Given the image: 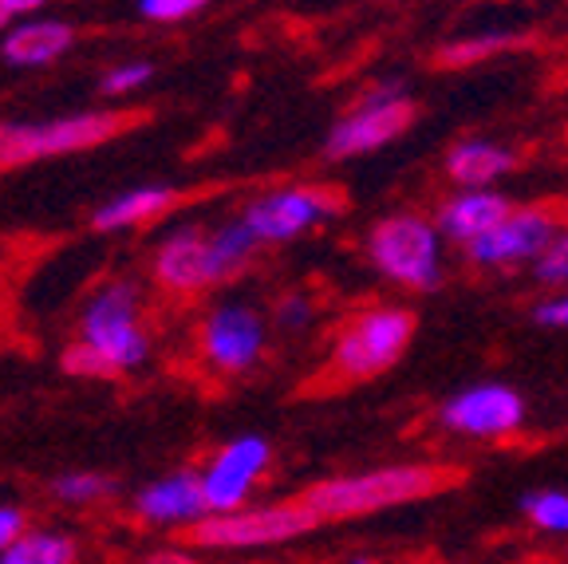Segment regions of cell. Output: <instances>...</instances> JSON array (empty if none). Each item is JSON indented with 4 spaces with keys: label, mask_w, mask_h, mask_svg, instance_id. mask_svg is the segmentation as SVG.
I'll return each instance as SVG.
<instances>
[{
    "label": "cell",
    "mask_w": 568,
    "mask_h": 564,
    "mask_svg": "<svg viewBox=\"0 0 568 564\" xmlns=\"http://www.w3.org/2000/svg\"><path fill=\"white\" fill-rule=\"evenodd\" d=\"M525 419H529L525 395L497 380L470 383L438 406V426L466 442H506L521 431Z\"/></svg>",
    "instance_id": "30bf717a"
},
{
    "label": "cell",
    "mask_w": 568,
    "mask_h": 564,
    "mask_svg": "<svg viewBox=\"0 0 568 564\" xmlns=\"http://www.w3.org/2000/svg\"><path fill=\"white\" fill-rule=\"evenodd\" d=\"M514 44H521V36L489 28V32H474V36H462V40H450V44L438 52V63H443V68H474V63L494 60V56H501Z\"/></svg>",
    "instance_id": "44dd1931"
},
{
    "label": "cell",
    "mask_w": 568,
    "mask_h": 564,
    "mask_svg": "<svg viewBox=\"0 0 568 564\" xmlns=\"http://www.w3.org/2000/svg\"><path fill=\"white\" fill-rule=\"evenodd\" d=\"M44 4V0H9V9L17 12V17H28V12H36Z\"/></svg>",
    "instance_id": "f546056e"
},
{
    "label": "cell",
    "mask_w": 568,
    "mask_h": 564,
    "mask_svg": "<svg viewBox=\"0 0 568 564\" xmlns=\"http://www.w3.org/2000/svg\"><path fill=\"white\" fill-rule=\"evenodd\" d=\"M320 530V521L301 497L268 505H245L233 513H210L202 525L186 533L190 548L202 553H261V548H281L304 541Z\"/></svg>",
    "instance_id": "52a82bcc"
},
{
    "label": "cell",
    "mask_w": 568,
    "mask_h": 564,
    "mask_svg": "<svg viewBox=\"0 0 568 564\" xmlns=\"http://www.w3.org/2000/svg\"><path fill=\"white\" fill-rule=\"evenodd\" d=\"M443 245L446 238L423 213H387L367 230V265L395 289L435 292L443 284Z\"/></svg>",
    "instance_id": "8992f818"
},
{
    "label": "cell",
    "mask_w": 568,
    "mask_h": 564,
    "mask_svg": "<svg viewBox=\"0 0 568 564\" xmlns=\"http://www.w3.org/2000/svg\"><path fill=\"white\" fill-rule=\"evenodd\" d=\"M410 123H415V103L407 95V83L383 80L375 88H367L364 95L355 99L352 111H344L332 123L328 139H324V159L347 162L375 154V150L403 139L410 131Z\"/></svg>",
    "instance_id": "ba28073f"
},
{
    "label": "cell",
    "mask_w": 568,
    "mask_h": 564,
    "mask_svg": "<svg viewBox=\"0 0 568 564\" xmlns=\"http://www.w3.org/2000/svg\"><path fill=\"white\" fill-rule=\"evenodd\" d=\"M142 296L131 281H106L80 312V335L63 352V371L80 380H115L151 360V335L142 328Z\"/></svg>",
    "instance_id": "7a4b0ae2"
},
{
    "label": "cell",
    "mask_w": 568,
    "mask_h": 564,
    "mask_svg": "<svg viewBox=\"0 0 568 564\" xmlns=\"http://www.w3.org/2000/svg\"><path fill=\"white\" fill-rule=\"evenodd\" d=\"M514 210L501 190H454L435 213V225L450 245L470 249L474 241H481L497 221Z\"/></svg>",
    "instance_id": "9a60e30c"
},
{
    "label": "cell",
    "mask_w": 568,
    "mask_h": 564,
    "mask_svg": "<svg viewBox=\"0 0 568 564\" xmlns=\"http://www.w3.org/2000/svg\"><path fill=\"white\" fill-rule=\"evenodd\" d=\"M347 564H379V561H375V556H352Z\"/></svg>",
    "instance_id": "1f68e13d"
},
{
    "label": "cell",
    "mask_w": 568,
    "mask_h": 564,
    "mask_svg": "<svg viewBox=\"0 0 568 564\" xmlns=\"http://www.w3.org/2000/svg\"><path fill=\"white\" fill-rule=\"evenodd\" d=\"M182 205V190L178 185H134L126 194L103 202L91 213V230L99 233H123V230H139V225H151V221L166 218L170 210Z\"/></svg>",
    "instance_id": "ac0fdd59"
},
{
    "label": "cell",
    "mask_w": 568,
    "mask_h": 564,
    "mask_svg": "<svg viewBox=\"0 0 568 564\" xmlns=\"http://www.w3.org/2000/svg\"><path fill=\"white\" fill-rule=\"evenodd\" d=\"M560 230H565V221H560L557 205H545V202L514 205L486 238L474 241V245L462 249V253H466V261L478 269L537 265V261L545 256V249L557 241Z\"/></svg>",
    "instance_id": "8fae6325"
},
{
    "label": "cell",
    "mask_w": 568,
    "mask_h": 564,
    "mask_svg": "<svg viewBox=\"0 0 568 564\" xmlns=\"http://www.w3.org/2000/svg\"><path fill=\"white\" fill-rule=\"evenodd\" d=\"M210 0H139L142 20H154V24H178V20H190L205 9Z\"/></svg>",
    "instance_id": "d4e9b609"
},
{
    "label": "cell",
    "mask_w": 568,
    "mask_h": 564,
    "mask_svg": "<svg viewBox=\"0 0 568 564\" xmlns=\"http://www.w3.org/2000/svg\"><path fill=\"white\" fill-rule=\"evenodd\" d=\"M344 210V194L324 182H293L281 190L257 194L245 205V225L261 245H288L304 233L328 225Z\"/></svg>",
    "instance_id": "9c48e42d"
},
{
    "label": "cell",
    "mask_w": 568,
    "mask_h": 564,
    "mask_svg": "<svg viewBox=\"0 0 568 564\" xmlns=\"http://www.w3.org/2000/svg\"><path fill=\"white\" fill-rule=\"evenodd\" d=\"M115 477L99 474V470H71V474H60L52 482V494L63 505H99L106 497H115Z\"/></svg>",
    "instance_id": "7402d4cb"
},
{
    "label": "cell",
    "mask_w": 568,
    "mask_h": 564,
    "mask_svg": "<svg viewBox=\"0 0 568 564\" xmlns=\"http://www.w3.org/2000/svg\"><path fill=\"white\" fill-rule=\"evenodd\" d=\"M268 344V324L253 304H217L210 316L202 320V332H197V348H202V360L222 375H241V371H253L265 355Z\"/></svg>",
    "instance_id": "4fadbf2b"
},
{
    "label": "cell",
    "mask_w": 568,
    "mask_h": 564,
    "mask_svg": "<svg viewBox=\"0 0 568 564\" xmlns=\"http://www.w3.org/2000/svg\"><path fill=\"white\" fill-rule=\"evenodd\" d=\"M268 466H273V446L265 434H237L213 450L210 462L197 470L210 513H233L253 505V494L265 482Z\"/></svg>",
    "instance_id": "7c38bea8"
},
{
    "label": "cell",
    "mask_w": 568,
    "mask_h": 564,
    "mask_svg": "<svg viewBox=\"0 0 568 564\" xmlns=\"http://www.w3.org/2000/svg\"><path fill=\"white\" fill-rule=\"evenodd\" d=\"M312 300L304 296V292H293V296H284V300H276V312H273V320H276V328H284V332H304V328L312 324Z\"/></svg>",
    "instance_id": "4316f807"
},
{
    "label": "cell",
    "mask_w": 568,
    "mask_h": 564,
    "mask_svg": "<svg viewBox=\"0 0 568 564\" xmlns=\"http://www.w3.org/2000/svg\"><path fill=\"white\" fill-rule=\"evenodd\" d=\"M134 517L154 530H194L210 517L202 474L197 470H174L154 482H146L131 502Z\"/></svg>",
    "instance_id": "5bb4252c"
},
{
    "label": "cell",
    "mask_w": 568,
    "mask_h": 564,
    "mask_svg": "<svg viewBox=\"0 0 568 564\" xmlns=\"http://www.w3.org/2000/svg\"><path fill=\"white\" fill-rule=\"evenodd\" d=\"M75 561H80V545L60 530H24L0 553V564H75Z\"/></svg>",
    "instance_id": "d6986e66"
},
{
    "label": "cell",
    "mask_w": 568,
    "mask_h": 564,
    "mask_svg": "<svg viewBox=\"0 0 568 564\" xmlns=\"http://www.w3.org/2000/svg\"><path fill=\"white\" fill-rule=\"evenodd\" d=\"M532 324L549 328V332H568V289H552L545 300L532 304Z\"/></svg>",
    "instance_id": "484cf974"
},
{
    "label": "cell",
    "mask_w": 568,
    "mask_h": 564,
    "mask_svg": "<svg viewBox=\"0 0 568 564\" xmlns=\"http://www.w3.org/2000/svg\"><path fill=\"white\" fill-rule=\"evenodd\" d=\"M75 48V28L55 17H28L0 36V60L9 68H48Z\"/></svg>",
    "instance_id": "2e32d148"
},
{
    "label": "cell",
    "mask_w": 568,
    "mask_h": 564,
    "mask_svg": "<svg viewBox=\"0 0 568 564\" xmlns=\"http://www.w3.org/2000/svg\"><path fill=\"white\" fill-rule=\"evenodd\" d=\"M261 241L245 225V218H230L213 230L182 225L166 233L154 249V281L174 296H197L205 289H217L222 281L237 276L253 261Z\"/></svg>",
    "instance_id": "3957f363"
},
{
    "label": "cell",
    "mask_w": 568,
    "mask_h": 564,
    "mask_svg": "<svg viewBox=\"0 0 568 564\" xmlns=\"http://www.w3.org/2000/svg\"><path fill=\"white\" fill-rule=\"evenodd\" d=\"M517 154L494 139H458L443 159V174L458 190H494L506 174H514Z\"/></svg>",
    "instance_id": "e0dca14e"
},
{
    "label": "cell",
    "mask_w": 568,
    "mask_h": 564,
    "mask_svg": "<svg viewBox=\"0 0 568 564\" xmlns=\"http://www.w3.org/2000/svg\"><path fill=\"white\" fill-rule=\"evenodd\" d=\"M24 530H28L24 510H20V505H4V502H0V553H4V548H9Z\"/></svg>",
    "instance_id": "83f0119b"
},
{
    "label": "cell",
    "mask_w": 568,
    "mask_h": 564,
    "mask_svg": "<svg viewBox=\"0 0 568 564\" xmlns=\"http://www.w3.org/2000/svg\"><path fill=\"white\" fill-rule=\"evenodd\" d=\"M12 17H17V12L9 9V0H0V36H4L12 28Z\"/></svg>",
    "instance_id": "4dcf8cb0"
},
{
    "label": "cell",
    "mask_w": 568,
    "mask_h": 564,
    "mask_svg": "<svg viewBox=\"0 0 568 564\" xmlns=\"http://www.w3.org/2000/svg\"><path fill=\"white\" fill-rule=\"evenodd\" d=\"M151 80H154V63L123 60V63H115V68L106 71L103 80H99V91H103V95H131V91L146 88Z\"/></svg>",
    "instance_id": "603a6c76"
},
{
    "label": "cell",
    "mask_w": 568,
    "mask_h": 564,
    "mask_svg": "<svg viewBox=\"0 0 568 564\" xmlns=\"http://www.w3.org/2000/svg\"><path fill=\"white\" fill-rule=\"evenodd\" d=\"M142 119L146 111H71L40 123H0V170H20L32 162L103 147L134 131Z\"/></svg>",
    "instance_id": "5b68a950"
},
{
    "label": "cell",
    "mask_w": 568,
    "mask_h": 564,
    "mask_svg": "<svg viewBox=\"0 0 568 564\" xmlns=\"http://www.w3.org/2000/svg\"><path fill=\"white\" fill-rule=\"evenodd\" d=\"M139 564H202V561H197L190 548H162V553L146 556V561H139Z\"/></svg>",
    "instance_id": "f1b7e54d"
},
{
    "label": "cell",
    "mask_w": 568,
    "mask_h": 564,
    "mask_svg": "<svg viewBox=\"0 0 568 564\" xmlns=\"http://www.w3.org/2000/svg\"><path fill=\"white\" fill-rule=\"evenodd\" d=\"M410 340H415V312L407 304L359 309L332 340L328 380L344 383V387L379 380L407 355Z\"/></svg>",
    "instance_id": "277c9868"
},
{
    "label": "cell",
    "mask_w": 568,
    "mask_h": 564,
    "mask_svg": "<svg viewBox=\"0 0 568 564\" xmlns=\"http://www.w3.org/2000/svg\"><path fill=\"white\" fill-rule=\"evenodd\" d=\"M532 273H537L541 284H549V289H568V225L557 233V241L545 249V256L532 265Z\"/></svg>",
    "instance_id": "cb8c5ba5"
},
{
    "label": "cell",
    "mask_w": 568,
    "mask_h": 564,
    "mask_svg": "<svg viewBox=\"0 0 568 564\" xmlns=\"http://www.w3.org/2000/svg\"><path fill=\"white\" fill-rule=\"evenodd\" d=\"M517 510L545 537H568V490H560V485L529 490V494H521Z\"/></svg>",
    "instance_id": "ffe728a7"
},
{
    "label": "cell",
    "mask_w": 568,
    "mask_h": 564,
    "mask_svg": "<svg viewBox=\"0 0 568 564\" xmlns=\"http://www.w3.org/2000/svg\"><path fill=\"white\" fill-rule=\"evenodd\" d=\"M462 482L458 466L446 462H387L375 470H355V474H336L324 482H312L301 490V502L312 510V517L324 525L336 521L379 517V513L403 510V505L430 502Z\"/></svg>",
    "instance_id": "6da1fadb"
}]
</instances>
